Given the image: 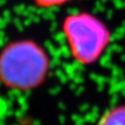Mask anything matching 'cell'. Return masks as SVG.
Returning <instances> with one entry per match:
<instances>
[{
  "instance_id": "cell-1",
  "label": "cell",
  "mask_w": 125,
  "mask_h": 125,
  "mask_svg": "<svg viewBox=\"0 0 125 125\" xmlns=\"http://www.w3.org/2000/svg\"><path fill=\"white\" fill-rule=\"evenodd\" d=\"M48 69L46 52L34 41L12 42L0 52V82L9 89H35L44 81Z\"/></svg>"
},
{
  "instance_id": "cell-2",
  "label": "cell",
  "mask_w": 125,
  "mask_h": 125,
  "mask_svg": "<svg viewBox=\"0 0 125 125\" xmlns=\"http://www.w3.org/2000/svg\"><path fill=\"white\" fill-rule=\"evenodd\" d=\"M62 31L72 56L83 65L97 62L111 41L107 26L89 12L67 15L62 23Z\"/></svg>"
},
{
  "instance_id": "cell-3",
  "label": "cell",
  "mask_w": 125,
  "mask_h": 125,
  "mask_svg": "<svg viewBox=\"0 0 125 125\" xmlns=\"http://www.w3.org/2000/svg\"><path fill=\"white\" fill-rule=\"evenodd\" d=\"M99 125H125V104L116 105L105 111Z\"/></svg>"
},
{
  "instance_id": "cell-4",
  "label": "cell",
  "mask_w": 125,
  "mask_h": 125,
  "mask_svg": "<svg viewBox=\"0 0 125 125\" xmlns=\"http://www.w3.org/2000/svg\"><path fill=\"white\" fill-rule=\"evenodd\" d=\"M73 0H32L34 5L41 9H51L64 6Z\"/></svg>"
}]
</instances>
